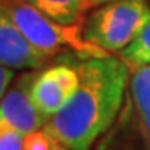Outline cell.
<instances>
[{
  "label": "cell",
  "mask_w": 150,
  "mask_h": 150,
  "mask_svg": "<svg viewBox=\"0 0 150 150\" xmlns=\"http://www.w3.org/2000/svg\"><path fill=\"white\" fill-rule=\"evenodd\" d=\"M67 150H69V149H67Z\"/></svg>",
  "instance_id": "obj_17"
},
{
  "label": "cell",
  "mask_w": 150,
  "mask_h": 150,
  "mask_svg": "<svg viewBox=\"0 0 150 150\" xmlns=\"http://www.w3.org/2000/svg\"><path fill=\"white\" fill-rule=\"evenodd\" d=\"M80 83L45 129L69 150H90L120 115L130 67L122 59H83L77 65Z\"/></svg>",
  "instance_id": "obj_1"
},
{
  "label": "cell",
  "mask_w": 150,
  "mask_h": 150,
  "mask_svg": "<svg viewBox=\"0 0 150 150\" xmlns=\"http://www.w3.org/2000/svg\"><path fill=\"white\" fill-rule=\"evenodd\" d=\"M97 150H150V144L132 105L123 110L122 118L113 123L105 139L100 140Z\"/></svg>",
  "instance_id": "obj_7"
},
{
  "label": "cell",
  "mask_w": 150,
  "mask_h": 150,
  "mask_svg": "<svg viewBox=\"0 0 150 150\" xmlns=\"http://www.w3.org/2000/svg\"><path fill=\"white\" fill-rule=\"evenodd\" d=\"M120 59L132 70L150 65V18L139 33V37L120 52Z\"/></svg>",
  "instance_id": "obj_10"
},
{
  "label": "cell",
  "mask_w": 150,
  "mask_h": 150,
  "mask_svg": "<svg viewBox=\"0 0 150 150\" xmlns=\"http://www.w3.org/2000/svg\"><path fill=\"white\" fill-rule=\"evenodd\" d=\"M80 83L77 67L52 65L35 75L32 83V98L45 118L54 117L69 102Z\"/></svg>",
  "instance_id": "obj_5"
},
{
  "label": "cell",
  "mask_w": 150,
  "mask_h": 150,
  "mask_svg": "<svg viewBox=\"0 0 150 150\" xmlns=\"http://www.w3.org/2000/svg\"><path fill=\"white\" fill-rule=\"evenodd\" d=\"M135 113L139 117L140 127H142L145 137H147V140H149V144H150V108L149 110H144V112H135Z\"/></svg>",
  "instance_id": "obj_14"
},
{
  "label": "cell",
  "mask_w": 150,
  "mask_h": 150,
  "mask_svg": "<svg viewBox=\"0 0 150 150\" xmlns=\"http://www.w3.org/2000/svg\"><path fill=\"white\" fill-rule=\"evenodd\" d=\"M57 150H67V149H65L64 145H62V147H59V149H57Z\"/></svg>",
  "instance_id": "obj_16"
},
{
  "label": "cell",
  "mask_w": 150,
  "mask_h": 150,
  "mask_svg": "<svg viewBox=\"0 0 150 150\" xmlns=\"http://www.w3.org/2000/svg\"><path fill=\"white\" fill-rule=\"evenodd\" d=\"M37 72L22 74L15 83L7 88L0 102V129L17 130L22 135H28L43 129L47 118L32 98V83Z\"/></svg>",
  "instance_id": "obj_4"
},
{
  "label": "cell",
  "mask_w": 150,
  "mask_h": 150,
  "mask_svg": "<svg viewBox=\"0 0 150 150\" xmlns=\"http://www.w3.org/2000/svg\"><path fill=\"white\" fill-rule=\"evenodd\" d=\"M50 59L35 48L20 28L0 12V64L8 69H40Z\"/></svg>",
  "instance_id": "obj_6"
},
{
  "label": "cell",
  "mask_w": 150,
  "mask_h": 150,
  "mask_svg": "<svg viewBox=\"0 0 150 150\" xmlns=\"http://www.w3.org/2000/svg\"><path fill=\"white\" fill-rule=\"evenodd\" d=\"M43 15L64 25L83 23V15L93 4L90 0H25Z\"/></svg>",
  "instance_id": "obj_8"
},
{
  "label": "cell",
  "mask_w": 150,
  "mask_h": 150,
  "mask_svg": "<svg viewBox=\"0 0 150 150\" xmlns=\"http://www.w3.org/2000/svg\"><path fill=\"white\" fill-rule=\"evenodd\" d=\"M23 139L25 135H22L17 130L0 129V150H22Z\"/></svg>",
  "instance_id": "obj_12"
},
{
  "label": "cell",
  "mask_w": 150,
  "mask_h": 150,
  "mask_svg": "<svg viewBox=\"0 0 150 150\" xmlns=\"http://www.w3.org/2000/svg\"><path fill=\"white\" fill-rule=\"evenodd\" d=\"M149 18L147 0H113L92 12L82 30L88 42L108 54H120L139 37Z\"/></svg>",
  "instance_id": "obj_3"
},
{
  "label": "cell",
  "mask_w": 150,
  "mask_h": 150,
  "mask_svg": "<svg viewBox=\"0 0 150 150\" xmlns=\"http://www.w3.org/2000/svg\"><path fill=\"white\" fill-rule=\"evenodd\" d=\"M130 105L135 112L150 108V65L135 69L129 79Z\"/></svg>",
  "instance_id": "obj_9"
},
{
  "label": "cell",
  "mask_w": 150,
  "mask_h": 150,
  "mask_svg": "<svg viewBox=\"0 0 150 150\" xmlns=\"http://www.w3.org/2000/svg\"><path fill=\"white\" fill-rule=\"evenodd\" d=\"M0 12H4L20 28V32L33 47L48 57L67 50L80 55L82 59H102L113 55L88 42L83 37L82 23H59L50 17L43 15L25 0H0Z\"/></svg>",
  "instance_id": "obj_2"
},
{
  "label": "cell",
  "mask_w": 150,
  "mask_h": 150,
  "mask_svg": "<svg viewBox=\"0 0 150 150\" xmlns=\"http://www.w3.org/2000/svg\"><path fill=\"white\" fill-rule=\"evenodd\" d=\"M12 79H13V69H8V67L0 64V102H2V98L5 95Z\"/></svg>",
  "instance_id": "obj_13"
},
{
  "label": "cell",
  "mask_w": 150,
  "mask_h": 150,
  "mask_svg": "<svg viewBox=\"0 0 150 150\" xmlns=\"http://www.w3.org/2000/svg\"><path fill=\"white\" fill-rule=\"evenodd\" d=\"M93 5H100V4H107V2H113V0H90Z\"/></svg>",
  "instance_id": "obj_15"
},
{
  "label": "cell",
  "mask_w": 150,
  "mask_h": 150,
  "mask_svg": "<svg viewBox=\"0 0 150 150\" xmlns=\"http://www.w3.org/2000/svg\"><path fill=\"white\" fill-rule=\"evenodd\" d=\"M59 147H62V144L43 127L25 135L22 150H57Z\"/></svg>",
  "instance_id": "obj_11"
}]
</instances>
